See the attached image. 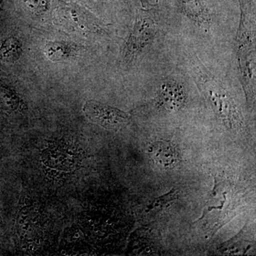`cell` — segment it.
Instances as JSON below:
<instances>
[{
  "label": "cell",
  "mask_w": 256,
  "mask_h": 256,
  "mask_svg": "<svg viewBox=\"0 0 256 256\" xmlns=\"http://www.w3.org/2000/svg\"><path fill=\"white\" fill-rule=\"evenodd\" d=\"M240 20L236 36L237 62L247 98L256 96V0H238Z\"/></svg>",
  "instance_id": "cell-1"
},
{
  "label": "cell",
  "mask_w": 256,
  "mask_h": 256,
  "mask_svg": "<svg viewBox=\"0 0 256 256\" xmlns=\"http://www.w3.org/2000/svg\"><path fill=\"white\" fill-rule=\"evenodd\" d=\"M193 73L198 88L210 102L216 114L229 127L242 124V116L225 84L198 60L193 64Z\"/></svg>",
  "instance_id": "cell-2"
},
{
  "label": "cell",
  "mask_w": 256,
  "mask_h": 256,
  "mask_svg": "<svg viewBox=\"0 0 256 256\" xmlns=\"http://www.w3.org/2000/svg\"><path fill=\"white\" fill-rule=\"evenodd\" d=\"M50 15L54 23L64 31L100 34L104 24L84 5L66 0H52Z\"/></svg>",
  "instance_id": "cell-3"
},
{
  "label": "cell",
  "mask_w": 256,
  "mask_h": 256,
  "mask_svg": "<svg viewBox=\"0 0 256 256\" xmlns=\"http://www.w3.org/2000/svg\"><path fill=\"white\" fill-rule=\"evenodd\" d=\"M158 9L136 11L132 28L128 34L122 52V60L130 65L146 52L156 38L158 31Z\"/></svg>",
  "instance_id": "cell-4"
},
{
  "label": "cell",
  "mask_w": 256,
  "mask_h": 256,
  "mask_svg": "<svg viewBox=\"0 0 256 256\" xmlns=\"http://www.w3.org/2000/svg\"><path fill=\"white\" fill-rule=\"evenodd\" d=\"M82 110L92 122L110 130L122 129L130 120L127 112L98 101H87Z\"/></svg>",
  "instance_id": "cell-5"
},
{
  "label": "cell",
  "mask_w": 256,
  "mask_h": 256,
  "mask_svg": "<svg viewBox=\"0 0 256 256\" xmlns=\"http://www.w3.org/2000/svg\"><path fill=\"white\" fill-rule=\"evenodd\" d=\"M80 153L66 143L54 142L42 153V162L46 168L57 173H69L80 161Z\"/></svg>",
  "instance_id": "cell-6"
},
{
  "label": "cell",
  "mask_w": 256,
  "mask_h": 256,
  "mask_svg": "<svg viewBox=\"0 0 256 256\" xmlns=\"http://www.w3.org/2000/svg\"><path fill=\"white\" fill-rule=\"evenodd\" d=\"M186 92L181 82L175 79H164L158 92V102L166 110H178L186 104Z\"/></svg>",
  "instance_id": "cell-7"
},
{
  "label": "cell",
  "mask_w": 256,
  "mask_h": 256,
  "mask_svg": "<svg viewBox=\"0 0 256 256\" xmlns=\"http://www.w3.org/2000/svg\"><path fill=\"white\" fill-rule=\"evenodd\" d=\"M178 11L202 28H208L212 22L210 0H176Z\"/></svg>",
  "instance_id": "cell-8"
},
{
  "label": "cell",
  "mask_w": 256,
  "mask_h": 256,
  "mask_svg": "<svg viewBox=\"0 0 256 256\" xmlns=\"http://www.w3.org/2000/svg\"><path fill=\"white\" fill-rule=\"evenodd\" d=\"M148 152L152 159L164 169H173L180 162V154L173 144L164 141L152 143Z\"/></svg>",
  "instance_id": "cell-9"
},
{
  "label": "cell",
  "mask_w": 256,
  "mask_h": 256,
  "mask_svg": "<svg viewBox=\"0 0 256 256\" xmlns=\"http://www.w3.org/2000/svg\"><path fill=\"white\" fill-rule=\"evenodd\" d=\"M44 52L50 62H62L74 57L78 52V48L68 42L48 41L45 44Z\"/></svg>",
  "instance_id": "cell-10"
},
{
  "label": "cell",
  "mask_w": 256,
  "mask_h": 256,
  "mask_svg": "<svg viewBox=\"0 0 256 256\" xmlns=\"http://www.w3.org/2000/svg\"><path fill=\"white\" fill-rule=\"evenodd\" d=\"M20 10L34 18L50 14L52 0H14Z\"/></svg>",
  "instance_id": "cell-11"
},
{
  "label": "cell",
  "mask_w": 256,
  "mask_h": 256,
  "mask_svg": "<svg viewBox=\"0 0 256 256\" xmlns=\"http://www.w3.org/2000/svg\"><path fill=\"white\" fill-rule=\"evenodd\" d=\"M141 8L144 10L158 9L160 0H138Z\"/></svg>",
  "instance_id": "cell-12"
},
{
  "label": "cell",
  "mask_w": 256,
  "mask_h": 256,
  "mask_svg": "<svg viewBox=\"0 0 256 256\" xmlns=\"http://www.w3.org/2000/svg\"><path fill=\"white\" fill-rule=\"evenodd\" d=\"M89 1L92 2V3H95V4H106V3L110 2L112 1V0H89Z\"/></svg>",
  "instance_id": "cell-13"
},
{
  "label": "cell",
  "mask_w": 256,
  "mask_h": 256,
  "mask_svg": "<svg viewBox=\"0 0 256 256\" xmlns=\"http://www.w3.org/2000/svg\"><path fill=\"white\" fill-rule=\"evenodd\" d=\"M5 0H0V13L2 11L3 4H4Z\"/></svg>",
  "instance_id": "cell-14"
}]
</instances>
